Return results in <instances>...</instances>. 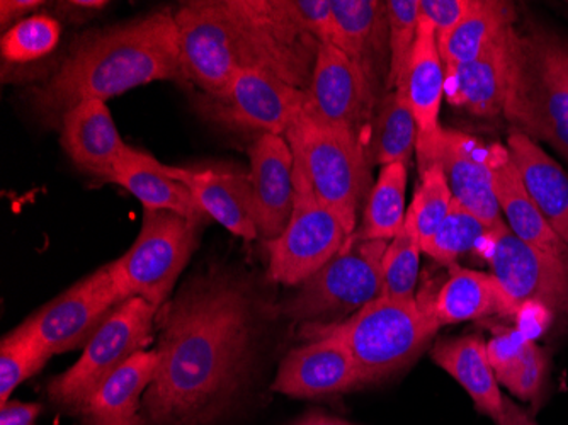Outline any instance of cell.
<instances>
[{
	"label": "cell",
	"mask_w": 568,
	"mask_h": 425,
	"mask_svg": "<svg viewBox=\"0 0 568 425\" xmlns=\"http://www.w3.org/2000/svg\"><path fill=\"white\" fill-rule=\"evenodd\" d=\"M159 366L143 395L150 425H209L229 411L254 371L260 313L242 277H191L159 308Z\"/></svg>",
	"instance_id": "1"
},
{
	"label": "cell",
	"mask_w": 568,
	"mask_h": 425,
	"mask_svg": "<svg viewBox=\"0 0 568 425\" xmlns=\"http://www.w3.org/2000/svg\"><path fill=\"white\" fill-rule=\"evenodd\" d=\"M174 16L184 75L203 94H219L241 70L308 89L321 44L284 22L270 0H194Z\"/></svg>",
	"instance_id": "2"
},
{
	"label": "cell",
	"mask_w": 568,
	"mask_h": 425,
	"mask_svg": "<svg viewBox=\"0 0 568 425\" xmlns=\"http://www.w3.org/2000/svg\"><path fill=\"white\" fill-rule=\"evenodd\" d=\"M158 81L186 82L171 9L85 34L53 75L31 89L30 101L34 113L44 120L62 121L79 102H106Z\"/></svg>",
	"instance_id": "3"
},
{
	"label": "cell",
	"mask_w": 568,
	"mask_h": 425,
	"mask_svg": "<svg viewBox=\"0 0 568 425\" xmlns=\"http://www.w3.org/2000/svg\"><path fill=\"white\" fill-rule=\"evenodd\" d=\"M503 117L514 131L568 159V77L554 31L514 30Z\"/></svg>",
	"instance_id": "4"
},
{
	"label": "cell",
	"mask_w": 568,
	"mask_h": 425,
	"mask_svg": "<svg viewBox=\"0 0 568 425\" xmlns=\"http://www.w3.org/2000/svg\"><path fill=\"white\" fill-rule=\"evenodd\" d=\"M439 331L417 298L379 296L346 321L303 325V335L327 334L344 342L363 386L382 382L419 356Z\"/></svg>",
	"instance_id": "5"
},
{
	"label": "cell",
	"mask_w": 568,
	"mask_h": 425,
	"mask_svg": "<svg viewBox=\"0 0 568 425\" xmlns=\"http://www.w3.org/2000/svg\"><path fill=\"white\" fill-rule=\"evenodd\" d=\"M284 136L317 200L354 233L369 181L365 142L347 128L318 120L305 105Z\"/></svg>",
	"instance_id": "6"
},
{
	"label": "cell",
	"mask_w": 568,
	"mask_h": 425,
	"mask_svg": "<svg viewBox=\"0 0 568 425\" xmlns=\"http://www.w3.org/2000/svg\"><path fill=\"white\" fill-rule=\"evenodd\" d=\"M385 241H365L354 233L343 251L300 284L280 312L303 325L346 321L383 296L382 261Z\"/></svg>",
	"instance_id": "7"
},
{
	"label": "cell",
	"mask_w": 568,
	"mask_h": 425,
	"mask_svg": "<svg viewBox=\"0 0 568 425\" xmlns=\"http://www.w3.org/2000/svg\"><path fill=\"white\" fill-rule=\"evenodd\" d=\"M201 225L172 211H143L136 241L108 264L121 298H142L161 308L196 251Z\"/></svg>",
	"instance_id": "8"
},
{
	"label": "cell",
	"mask_w": 568,
	"mask_h": 425,
	"mask_svg": "<svg viewBox=\"0 0 568 425\" xmlns=\"http://www.w3.org/2000/svg\"><path fill=\"white\" fill-rule=\"evenodd\" d=\"M159 306L128 298L111 312L75 364L51 380L48 395L75 412L108 376L152 342Z\"/></svg>",
	"instance_id": "9"
},
{
	"label": "cell",
	"mask_w": 568,
	"mask_h": 425,
	"mask_svg": "<svg viewBox=\"0 0 568 425\" xmlns=\"http://www.w3.org/2000/svg\"><path fill=\"white\" fill-rule=\"evenodd\" d=\"M353 235L317 200L305 172L295 164V206L292 219L277 239L266 242L271 280L286 286L305 283L339 254Z\"/></svg>",
	"instance_id": "10"
},
{
	"label": "cell",
	"mask_w": 568,
	"mask_h": 425,
	"mask_svg": "<svg viewBox=\"0 0 568 425\" xmlns=\"http://www.w3.org/2000/svg\"><path fill=\"white\" fill-rule=\"evenodd\" d=\"M305 91L261 70H241L219 94L194 99L204 120L230 130L260 135H286L290 123L305 105Z\"/></svg>",
	"instance_id": "11"
},
{
	"label": "cell",
	"mask_w": 568,
	"mask_h": 425,
	"mask_svg": "<svg viewBox=\"0 0 568 425\" xmlns=\"http://www.w3.org/2000/svg\"><path fill=\"white\" fill-rule=\"evenodd\" d=\"M487 259L514 313L526 303L550 310L568 305V261L526 244L506 223L490 235Z\"/></svg>",
	"instance_id": "12"
},
{
	"label": "cell",
	"mask_w": 568,
	"mask_h": 425,
	"mask_svg": "<svg viewBox=\"0 0 568 425\" xmlns=\"http://www.w3.org/2000/svg\"><path fill=\"white\" fill-rule=\"evenodd\" d=\"M123 302L108 265H104L24 322L57 356L84 350L111 312Z\"/></svg>",
	"instance_id": "13"
},
{
	"label": "cell",
	"mask_w": 568,
	"mask_h": 425,
	"mask_svg": "<svg viewBox=\"0 0 568 425\" xmlns=\"http://www.w3.org/2000/svg\"><path fill=\"white\" fill-rule=\"evenodd\" d=\"M305 95V110L310 114L325 123L347 128L361 140L378 108V88L365 70L332 43L318 47Z\"/></svg>",
	"instance_id": "14"
},
{
	"label": "cell",
	"mask_w": 568,
	"mask_h": 425,
	"mask_svg": "<svg viewBox=\"0 0 568 425\" xmlns=\"http://www.w3.org/2000/svg\"><path fill=\"white\" fill-rule=\"evenodd\" d=\"M419 169L437 164L445 172L453 200L467 208L490 230L503 226V211L494 188L490 168V150H484L477 140L458 131L442 130V133L424 149L417 150Z\"/></svg>",
	"instance_id": "15"
},
{
	"label": "cell",
	"mask_w": 568,
	"mask_h": 425,
	"mask_svg": "<svg viewBox=\"0 0 568 425\" xmlns=\"http://www.w3.org/2000/svg\"><path fill=\"white\" fill-rule=\"evenodd\" d=\"M305 345L280 364L273 389L295 398H318L363 386L359 371L343 341L327 334L303 335Z\"/></svg>",
	"instance_id": "16"
},
{
	"label": "cell",
	"mask_w": 568,
	"mask_h": 425,
	"mask_svg": "<svg viewBox=\"0 0 568 425\" xmlns=\"http://www.w3.org/2000/svg\"><path fill=\"white\" fill-rule=\"evenodd\" d=\"M255 225L274 241L292 219L295 206V155L286 136L260 135L248 150Z\"/></svg>",
	"instance_id": "17"
},
{
	"label": "cell",
	"mask_w": 568,
	"mask_h": 425,
	"mask_svg": "<svg viewBox=\"0 0 568 425\" xmlns=\"http://www.w3.org/2000/svg\"><path fill=\"white\" fill-rule=\"evenodd\" d=\"M446 70L437 48L433 24L420 18L417 40L398 77L395 92L405 102L417 123L416 150L429 145L443 128L439 127Z\"/></svg>",
	"instance_id": "18"
},
{
	"label": "cell",
	"mask_w": 568,
	"mask_h": 425,
	"mask_svg": "<svg viewBox=\"0 0 568 425\" xmlns=\"http://www.w3.org/2000/svg\"><path fill=\"white\" fill-rule=\"evenodd\" d=\"M390 24L382 0H332L331 43L365 70L379 89L390 69Z\"/></svg>",
	"instance_id": "19"
},
{
	"label": "cell",
	"mask_w": 568,
	"mask_h": 425,
	"mask_svg": "<svg viewBox=\"0 0 568 425\" xmlns=\"http://www.w3.org/2000/svg\"><path fill=\"white\" fill-rule=\"evenodd\" d=\"M62 146L77 168L110 182L133 152L121 139L106 102L98 99L79 102L63 114Z\"/></svg>",
	"instance_id": "20"
},
{
	"label": "cell",
	"mask_w": 568,
	"mask_h": 425,
	"mask_svg": "<svg viewBox=\"0 0 568 425\" xmlns=\"http://www.w3.org/2000/svg\"><path fill=\"white\" fill-rule=\"evenodd\" d=\"M514 30V24L506 28L471 62L445 67V94L452 104L475 117H503Z\"/></svg>",
	"instance_id": "21"
},
{
	"label": "cell",
	"mask_w": 568,
	"mask_h": 425,
	"mask_svg": "<svg viewBox=\"0 0 568 425\" xmlns=\"http://www.w3.org/2000/svg\"><path fill=\"white\" fill-rule=\"evenodd\" d=\"M168 174L186 185L210 220H215L244 241L260 239L248 175L222 169L193 171L171 165H168Z\"/></svg>",
	"instance_id": "22"
},
{
	"label": "cell",
	"mask_w": 568,
	"mask_h": 425,
	"mask_svg": "<svg viewBox=\"0 0 568 425\" xmlns=\"http://www.w3.org/2000/svg\"><path fill=\"white\" fill-rule=\"evenodd\" d=\"M158 351H140L113 371L77 408L88 425H143L142 402L158 373Z\"/></svg>",
	"instance_id": "23"
},
{
	"label": "cell",
	"mask_w": 568,
	"mask_h": 425,
	"mask_svg": "<svg viewBox=\"0 0 568 425\" xmlns=\"http://www.w3.org/2000/svg\"><path fill=\"white\" fill-rule=\"evenodd\" d=\"M433 361L465 388L480 414L497 425L504 424L509 398L500 392L496 371L487 357V342L480 335L443 338L434 345Z\"/></svg>",
	"instance_id": "24"
},
{
	"label": "cell",
	"mask_w": 568,
	"mask_h": 425,
	"mask_svg": "<svg viewBox=\"0 0 568 425\" xmlns=\"http://www.w3.org/2000/svg\"><path fill=\"white\" fill-rule=\"evenodd\" d=\"M507 152L548 225L568 245V174L535 140L519 131L507 139Z\"/></svg>",
	"instance_id": "25"
},
{
	"label": "cell",
	"mask_w": 568,
	"mask_h": 425,
	"mask_svg": "<svg viewBox=\"0 0 568 425\" xmlns=\"http://www.w3.org/2000/svg\"><path fill=\"white\" fill-rule=\"evenodd\" d=\"M490 153H493L490 168L494 172L497 201L510 232L526 244L568 261V245L548 225L541 211L525 190L507 149L494 145Z\"/></svg>",
	"instance_id": "26"
},
{
	"label": "cell",
	"mask_w": 568,
	"mask_h": 425,
	"mask_svg": "<svg viewBox=\"0 0 568 425\" xmlns=\"http://www.w3.org/2000/svg\"><path fill=\"white\" fill-rule=\"evenodd\" d=\"M423 306L439 327L478 321L488 315L516 316L493 274L465 270L458 264L449 265L448 280L434 300Z\"/></svg>",
	"instance_id": "27"
},
{
	"label": "cell",
	"mask_w": 568,
	"mask_h": 425,
	"mask_svg": "<svg viewBox=\"0 0 568 425\" xmlns=\"http://www.w3.org/2000/svg\"><path fill=\"white\" fill-rule=\"evenodd\" d=\"M114 184L130 191L145 210H165L197 223L209 222L193 193L168 174V165L133 149L114 172Z\"/></svg>",
	"instance_id": "28"
},
{
	"label": "cell",
	"mask_w": 568,
	"mask_h": 425,
	"mask_svg": "<svg viewBox=\"0 0 568 425\" xmlns=\"http://www.w3.org/2000/svg\"><path fill=\"white\" fill-rule=\"evenodd\" d=\"M514 6L497 0H474L470 11L455 30L437 41L445 67L462 65L477 59L494 38L516 21Z\"/></svg>",
	"instance_id": "29"
},
{
	"label": "cell",
	"mask_w": 568,
	"mask_h": 425,
	"mask_svg": "<svg viewBox=\"0 0 568 425\" xmlns=\"http://www.w3.org/2000/svg\"><path fill=\"white\" fill-rule=\"evenodd\" d=\"M405 190L407 165H383L365 208V219L356 233L365 241H394L405 223Z\"/></svg>",
	"instance_id": "30"
},
{
	"label": "cell",
	"mask_w": 568,
	"mask_h": 425,
	"mask_svg": "<svg viewBox=\"0 0 568 425\" xmlns=\"http://www.w3.org/2000/svg\"><path fill=\"white\" fill-rule=\"evenodd\" d=\"M417 145V123L397 92L388 91L379 102L372 133V155L375 164L408 165Z\"/></svg>",
	"instance_id": "31"
},
{
	"label": "cell",
	"mask_w": 568,
	"mask_h": 425,
	"mask_svg": "<svg viewBox=\"0 0 568 425\" xmlns=\"http://www.w3.org/2000/svg\"><path fill=\"white\" fill-rule=\"evenodd\" d=\"M51 357L53 354L26 322L9 332L0 344V404H8L14 389L43 370Z\"/></svg>",
	"instance_id": "32"
},
{
	"label": "cell",
	"mask_w": 568,
	"mask_h": 425,
	"mask_svg": "<svg viewBox=\"0 0 568 425\" xmlns=\"http://www.w3.org/2000/svg\"><path fill=\"white\" fill-rule=\"evenodd\" d=\"M420 254L423 245L419 233L414 216L407 210L404 226L394 241L388 242L383 254V296L398 300L416 298L414 291L419 280Z\"/></svg>",
	"instance_id": "33"
},
{
	"label": "cell",
	"mask_w": 568,
	"mask_h": 425,
	"mask_svg": "<svg viewBox=\"0 0 568 425\" xmlns=\"http://www.w3.org/2000/svg\"><path fill=\"white\" fill-rule=\"evenodd\" d=\"M493 232L467 208L453 200L448 216L429 241L424 242L423 252L439 264L452 265L459 255L480 247Z\"/></svg>",
	"instance_id": "34"
},
{
	"label": "cell",
	"mask_w": 568,
	"mask_h": 425,
	"mask_svg": "<svg viewBox=\"0 0 568 425\" xmlns=\"http://www.w3.org/2000/svg\"><path fill=\"white\" fill-rule=\"evenodd\" d=\"M62 37V26L47 14L22 19L0 40V50L6 62L26 63L43 59L55 50Z\"/></svg>",
	"instance_id": "35"
},
{
	"label": "cell",
	"mask_w": 568,
	"mask_h": 425,
	"mask_svg": "<svg viewBox=\"0 0 568 425\" xmlns=\"http://www.w3.org/2000/svg\"><path fill=\"white\" fill-rule=\"evenodd\" d=\"M453 194L446 181L445 172L437 164L420 171V185L408 211L416 222L420 245L429 241L436 230L442 226L452 208Z\"/></svg>",
	"instance_id": "36"
},
{
	"label": "cell",
	"mask_w": 568,
	"mask_h": 425,
	"mask_svg": "<svg viewBox=\"0 0 568 425\" xmlns=\"http://www.w3.org/2000/svg\"><path fill=\"white\" fill-rule=\"evenodd\" d=\"M388 24H390V69L386 79V89H395L398 77L416 44L420 24L419 0H388Z\"/></svg>",
	"instance_id": "37"
},
{
	"label": "cell",
	"mask_w": 568,
	"mask_h": 425,
	"mask_svg": "<svg viewBox=\"0 0 568 425\" xmlns=\"http://www.w3.org/2000/svg\"><path fill=\"white\" fill-rule=\"evenodd\" d=\"M271 9L318 44L331 43L332 0H270Z\"/></svg>",
	"instance_id": "38"
},
{
	"label": "cell",
	"mask_w": 568,
	"mask_h": 425,
	"mask_svg": "<svg viewBox=\"0 0 568 425\" xmlns=\"http://www.w3.org/2000/svg\"><path fill=\"white\" fill-rule=\"evenodd\" d=\"M545 373H547L545 353L539 350L535 341H529L521 357L509 370L497 375V380L521 401H535L544 385Z\"/></svg>",
	"instance_id": "39"
},
{
	"label": "cell",
	"mask_w": 568,
	"mask_h": 425,
	"mask_svg": "<svg viewBox=\"0 0 568 425\" xmlns=\"http://www.w3.org/2000/svg\"><path fill=\"white\" fill-rule=\"evenodd\" d=\"M474 0H419L420 18L433 24L437 41L448 37L471 9Z\"/></svg>",
	"instance_id": "40"
},
{
	"label": "cell",
	"mask_w": 568,
	"mask_h": 425,
	"mask_svg": "<svg viewBox=\"0 0 568 425\" xmlns=\"http://www.w3.org/2000/svg\"><path fill=\"white\" fill-rule=\"evenodd\" d=\"M528 342L518 328L499 332L487 342V357L496 371V376L509 370L521 357Z\"/></svg>",
	"instance_id": "41"
},
{
	"label": "cell",
	"mask_w": 568,
	"mask_h": 425,
	"mask_svg": "<svg viewBox=\"0 0 568 425\" xmlns=\"http://www.w3.org/2000/svg\"><path fill=\"white\" fill-rule=\"evenodd\" d=\"M514 318H518V331L528 341H532L535 335L541 334L550 322V308L541 303H526L518 310Z\"/></svg>",
	"instance_id": "42"
},
{
	"label": "cell",
	"mask_w": 568,
	"mask_h": 425,
	"mask_svg": "<svg viewBox=\"0 0 568 425\" xmlns=\"http://www.w3.org/2000/svg\"><path fill=\"white\" fill-rule=\"evenodd\" d=\"M40 404L9 401L0 408V425H34L40 417Z\"/></svg>",
	"instance_id": "43"
},
{
	"label": "cell",
	"mask_w": 568,
	"mask_h": 425,
	"mask_svg": "<svg viewBox=\"0 0 568 425\" xmlns=\"http://www.w3.org/2000/svg\"><path fill=\"white\" fill-rule=\"evenodd\" d=\"M44 2L41 0H2L0 2V26L8 31V26L18 24L30 12L37 11Z\"/></svg>",
	"instance_id": "44"
},
{
	"label": "cell",
	"mask_w": 568,
	"mask_h": 425,
	"mask_svg": "<svg viewBox=\"0 0 568 425\" xmlns=\"http://www.w3.org/2000/svg\"><path fill=\"white\" fill-rule=\"evenodd\" d=\"M106 6V2H102V0H70V2H60L59 9L73 21H79V19L94 16Z\"/></svg>",
	"instance_id": "45"
},
{
	"label": "cell",
	"mask_w": 568,
	"mask_h": 425,
	"mask_svg": "<svg viewBox=\"0 0 568 425\" xmlns=\"http://www.w3.org/2000/svg\"><path fill=\"white\" fill-rule=\"evenodd\" d=\"M295 425H353L343 418L332 417V415L321 414V412H312L305 415L302 421L296 422Z\"/></svg>",
	"instance_id": "46"
},
{
	"label": "cell",
	"mask_w": 568,
	"mask_h": 425,
	"mask_svg": "<svg viewBox=\"0 0 568 425\" xmlns=\"http://www.w3.org/2000/svg\"><path fill=\"white\" fill-rule=\"evenodd\" d=\"M557 50L558 57H560L561 65H564L565 73L568 77V41L557 34Z\"/></svg>",
	"instance_id": "47"
}]
</instances>
